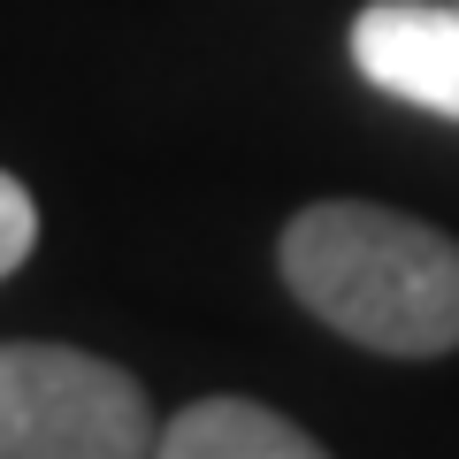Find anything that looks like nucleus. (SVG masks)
Returning a JSON list of instances; mask_svg holds the SVG:
<instances>
[{"label": "nucleus", "instance_id": "obj_4", "mask_svg": "<svg viewBox=\"0 0 459 459\" xmlns=\"http://www.w3.org/2000/svg\"><path fill=\"white\" fill-rule=\"evenodd\" d=\"M153 459H329V452L261 398H192L153 437Z\"/></svg>", "mask_w": 459, "mask_h": 459}, {"label": "nucleus", "instance_id": "obj_5", "mask_svg": "<svg viewBox=\"0 0 459 459\" xmlns=\"http://www.w3.org/2000/svg\"><path fill=\"white\" fill-rule=\"evenodd\" d=\"M31 246H39V207H31V192L0 169V276H16V268L31 261Z\"/></svg>", "mask_w": 459, "mask_h": 459}, {"label": "nucleus", "instance_id": "obj_1", "mask_svg": "<svg viewBox=\"0 0 459 459\" xmlns=\"http://www.w3.org/2000/svg\"><path fill=\"white\" fill-rule=\"evenodd\" d=\"M283 291L383 360L459 352V238L376 199H314L276 238Z\"/></svg>", "mask_w": 459, "mask_h": 459}, {"label": "nucleus", "instance_id": "obj_3", "mask_svg": "<svg viewBox=\"0 0 459 459\" xmlns=\"http://www.w3.org/2000/svg\"><path fill=\"white\" fill-rule=\"evenodd\" d=\"M352 69L376 92L459 123V0H368L352 16Z\"/></svg>", "mask_w": 459, "mask_h": 459}, {"label": "nucleus", "instance_id": "obj_2", "mask_svg": "<svg viewBox=\"0 0 459 459\" xmlns=\"http://www.w3.org/2000/svg\"><path fill=\"white\" fill-rule=\"evenodd\" d=\"M153 398L77 344H0V459H153Z\"/></svg>", "mask_w": 459, "mask_h": 459}]
</instances>
